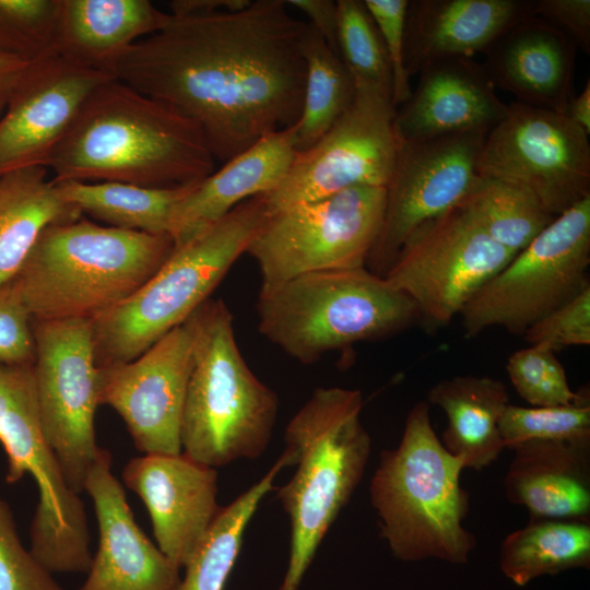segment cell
Returning <instances> with one entry per match:
<instances>
[{
    "label": "cell",
    "mask_w": 590,
    "mask_h": 590,
    "mask_svg": "<svg viewBox=\"0 0 590 590\" xmlns=\"http://www.w3.org/2000/svg\"><path fill=\"white\" fill-rule=\"evenodd\" d=\"M427 403L447 416L441 444L462 460L464 469L481 471L497 460L505 446L500 416L509 404L505 384L487 376L459 375L436 382Z\"/></svg>",
    "instance_id": "cell-26"
},
{
    "label": "cell",
    "mask_w": 590,
    "mask_h": 590,
    "mask_svg": "<svg viewBox=\"0 0 590 590\" xmlns=\"http://www.w3.org/2000/svg\"><path fill=\"white\" fill-rule=\"evenodd\" d=\"M35 390L45 434L69 486L81 494L99 448V405L92 320L32 319Z\"/></svg>",
    "instance_id": "cell-12"
},
{
    "label": "cell",
    "mask_w": 590,
    "mask_h": 590,
    "mask_svg": "<svg viewBox=\"0 0 590 590\" xmlns=\"http://www.w3.org/2000/svg\"><path fill=\"white\" fill-rule=\"evenodd\" d=\"M33 62L0 56V106L2 109H4L7 102L20 85Z\"/></svg>",
    "instance_id": "cell-44"
},
{
    "label": "cell",
    "mask_w": 590,
    "mask_h": 590,
    "mask_svg": "<svg viewBox=\"0 0 590 590\" xmlns=\"http://www.w3.org/2000/svg\"><path fill=\"white\" fill-rule=\"evenodd\" d=\"M110 78L58 56L34 61L0 118V176L46 167L84 99Z\"/></svg>",
    "instance_id": "cell-17"
},
{
    "label": "cell",
    "mask_w": 590,
    "mask_h": 590,
    "mask_svg": "<svg viewBox=\"0 0 590 590\" xmlns=\"http://www.w3.org/2000/svg\"><path fill=\"white\" fill-rule=\"evenodd\" d=\"M192 366L181 422V448L212 468L261 456L279 411L275 391L241 355L227 305L209 298L190 317Z\"/></svg>",
    "instance_id": "cell-6"
},
{
    "label": "cell",
    "mask_w": 590,
    "mask_h": 590,
    "mask_svg": "<svg viewBox=\"0 0 590 590\" xmlns=\"http://www.w3.org/2000/svg\"><path fill=\"white\" fill-rule=\"evenodd\" d=\"M506 498L530 520L590 523V444L533 440L514 449Z\"/></svg>",
    "instance_id": "cell-24"
},
{
    "label": "cell",
    "mask_w": 590,
    "mask_h": 590,
    "mask_svg": "<svg viewBox=\"0 0 590 590\" xmlns=\"http://www.w3.org/2000/svg\"><path fill=\"white\" fill-rule=\"evenodd\" d=\"M249 2L250 0H174L169 3V14H210L220 11L241 9Z\"/></svg>",
    "instance_id": "cell-43"
},
{
    "label": "cell",
    "mask_w": 590,
    "mask_h": 590,
    "mask_svg": "<svg viewBox=\"0 0 590 590\" xmlns=\"http://www.w3.org/2000/svg\"><path fill=\"white\" fill-rule=\"evenodd\" d=\"M122 480L145 505L158 548L185 568L222 508L216 469L184 452L143 455L126 463Z\"/></svg>",
    "instance_id": "cell-18"
},
{
    "label": "cell",
    "mask_w": 590,
    "mask_h": 590,
    "mask_svg": "<svg viewBox=\"0 0 590 590\" xmlns=\"http://www.w3.org/2000/svg\"><path fill=\"white\" fill-rule=\"evenodd\" d=\"M590 197L557 215L489 279L459 317L464 335L492 327L522 335L590 286Z\"/></svg>",
    "instance_id": "cell-9"
},
{
    "label": "cell",
    "mask_w": 590,
    "mask_h": 590,
    "mask_svg": "<svg viewBox=\"0 0 590 590\" xmlns=\"http://www.w3.org/2000/svg\"><path fill=\"white\" fill-rule=\"evenodd\" d=\"M506 369L516 391L532 406L571 404L588 392L570 389L555 352L543 344H530L512 353Z\"/></svg>",
    "instance_id": "cell-36"
},
{
    "label": "cell",
    "mask_w": 590,
    "mask_h": 590,
    "mask_svg": "<svg viewBox=\"0 0 590 590\" xmlns=\"http://www.w3.org/2000/svg\"><path fill=\"white\" fill-rule=\"evenodd\" d=\"M296 127L272 132L198 182L175 206L168 234L180 246L241 202L273 190L296 154Z\"/></svg>",
    "instance_id": "cell-23"
},
{
    "label": "cell",
    "mask_w": 590,
    "mask_h": 590,
    "mask_svg": "<svg viewBox=\"0 0 590 590\" xmlns=\"http://www.w3.org/2000/svg\"><path fill=\"white\" fill-rule=\"evenodd\" d=\"M534 0H409L404 67L411 78L429 62L485 54L519 21L534 15Z\"/></svg>",
    "instance_id": "cell-21"
},
{
    "label": "cell",
    "mask_w": 590,
    "mask_h": 590,
    "mask_svg": "<svg viewBox=\"0 0 590 590\" xmlns=\"http://www.w3.org/2000/svg\"><path fill=\"white\" fill-rule=\"evenodd\" d=\"M505 448L533 441L590 444L589 391L581 400L556 406H518L508 404L499 420Z\"/></svg>",
    "instance_id": "cell-34"
},
{
    "label": "cell",
    "mask_w": 590,
    "mask_h": 590,
    "mask_svg": "<svg viewBox=\"0 0 590 590\" xmlns=\"http://www.w3.org/2000/svg\"><path fill=\"white\" fill-rule=\"evenodd\" d=\"M460 206L421 226L384 279L415 305L427 329L445 327L514 257Z\"/></svg>",
    "instance_id": "cell-13"
},
{
    "label": "cell",
    "mask_w": 590,
    "mask_h": 590,
    "mask_svg": "<svg viewBox=\"0 0 590 590\" xmlns=\"http://www.w3.org/2000/svg\"><path fill=\"white\" fill-rule=\"evenodd\" d=\"M463 470L436 436L428 403H415L398 447L381 451L369 488L380 534L397 558L468 562L476 539L463 527L470 507Z\"/></svg>",
    "instance_id": "cell-4"
},
{
    "label": "cell",
    "mask_w": 590,
    "mask_h": 590,
    "mask_svg": "<svg viewBox=\"0 0 590 590\" xmlns=\"http://www.w3.org/2000/svg\"><path fill=\"white\" fill-rule=\"evenodd\" d=\"M564 115L575 125L580 127L588 135L590 134V81L583 90L573 96L568 102Z\"/></svg>",
    "instance_id": "cell-45"
},
{
    "label": "cell",
    "mask_w": 590,
    "mask_h": 590,
    "mask_svg": "<svg viewBox=\"0 0 590 590\" xmlns=\"http://www.w3.org/2000/svg\"><path fill=\"white\" fill-rule=\"evenodd\" d=\"M2 109V107L0 106V110Z\"/></svg>",
    "instance_id": "cell-46"
},
{
    "label": "cell",
    "mask_w": 590,
    "mask_h": 590,
    "mask_svg": "<svg viewBox=\"0 0 590 590\" xmlns=\"http://www.w3.org/2000/svg\"><path fill=\"white\" fill-rule=\"evenodd\" d=\"M32 315L13 281L0 286V364L33 365Z\"/></svg>",
    "instance_id": "cell-40"
},
{
    "label": "cell",
    "mask_w": 590,
    "mask_h": 590,
    "mask_svg": "<svg viewBox=\"0 0 590 590\" xmlns=\"http://www.w3.org/2000/svg\"><path fill=\"white\" fill-rule=\"evenodd\" d=\"M111 453L99 448L84 483L93 500L98 547L79 590H178L179 568L142 532L121 483L113 474Z\"/></svg>",
    "instance_id": "cell-19"
},
{
    "label": "cell",
    "mask_w": 590,
    "mask_h": 590,
    "mask_svg": "<svg viewBox=\"0 0 590 590\" xmlns=\"http://www.w3.org/2000/svg\"><path fill=\"white\" fill-rule=\"evenodd\" d=\"M477 169L526 188L557 216L590 197L589 135L564 114L514 102L485 135Z\"/></svg>",
    "instance_id": "cell-14"
},
{
    "label": "cell",
    "mask_w": 590,
    "mask_h": 590,
    "mask_svg": "<svg viewBox=\"0 0 590 590\" xmlns=\"http://www.w3.org/2000/svg\"><path fill=\"white\" fill-rule=\"evenodd\" d=\"M59 0H0V56L39 61L55 55Z\"/></svg>",
    "instance_id": "cell-35"
},
{
    "label": "cell",
    "mask_w": 590,
    "mask_h": 590,
    "mask_svg": "<svg viewBox=\"0 0 590 590\" xmlns=\"http://www.w3.org/2000/svg\"><path fill=\"white\" fill-rule=\"evenodd\" d=\"M504 575L517 586L573 568L590 567V523L530 520L508 534L499 548Z\"/></svg>",
    "instance_id": "cell-30"
},
{
    "label": "cell",
    "mask_w": 590,
    "mask_h": 590,
    "mask_svg": "<svg viewBox=\"0 0 590 590\" xmlns=\"http://www.w3.org/2000/svg\"><path fill=\"white\" fill-rule=\"evenodd\" d=\"M192 351L188 318L137 358L99 367V405H109L120 415L143 455L182 452L181 422Z\"/></svg>",
    "instance_id": "cell-16"
},
{
    "label": "cell",
    "mask_w": 590,
    "mask_h": 590,
    "mask_svg": "<svg viewBox=\"0 0 590 590\" xmlns=\"http://www.w3.org/2000/svg\"><path fill=\"white\" fill-rule=\"evenodd\" d=\"M295 455L284 448L267 473L229 505L222 507L196 552L185 566L178 590H224L237 560L245 531L274 481Z\"/></svg>",
    "instance_id": "cell-29"
},
{
    "label": "cell",
    "mask_w": 590,
    "mask_h": 590,
    "mask_svg": "<svg viewBox=\"0 0 590 590\" xmlns=\"http://www.w3.org/2000/svg\"><path fill=\"white\" fill-rule=\"evenodd\" d=\"M459 205L512 255L527 247L556 217L526 188L484 177Z\"/></svg>",
    "instance_id": "cell-32"
},
{
    "label": "cell",
    "mask_w": 590,
    "mask_h": 590,
    "mask_svg": "<svg viewBox=\"0 0 590 590\" xmlns=\"http://www.w3.org/2000/svg\"><path fill=\"white\" fill-rule=\"evenodd\" d=\"M303 55L306 78L302 114L295 125L297 152L314 145L344 113L355 94L352 74L310 25Z\"/></svg>",
    "instance_id": "cell-31"
},
{
    "label": "cell",
    "mask_w": 590,
    "mask_h": 590,
    "mask_svg": "<svg viewBox=\"0 0 590 590\" xmlns=\"http://www.w3.org/2000/svg\"><path fill=\"white\" fill-rule=\"evenodd\" d=\"M215 162L197 123L110 78L84 99L46 168L55 181L173 188L203 180Z\"/></svg>",
    "instance_id": "cell-2"
},
{
    "label": "cell",
    "mask_w": 590,
    "mask_h": 590,
    "mask_svg": "<svg viewBox=\"0 0 590 590\" xmlns=\"http://www.w3.org/2000/svg\"><path fill=\"white\" fill-rule=\"evenodd\" d=\"M47 174L35 166L0 176V286L14 279L47 226L81 216Z\"/></svg>",
    "instance_id": "cell-27"
},
{
    "label": "cell",
    "mask_w": 590,
    "mask_h": 590,
    "mask_svg": "<svg viewBox=\"0 0 590 590\" xmlns=\"http://www.w3.org/2000/svg\"><path fill=\"white\" fill-rule=\"evenodd\" d=\"M487 133L400 141L386 186L379 234L366 268L385 276L404 243L424 224L458 206L482 177L477 162Z\"/></svg>",
    "instance_id": "cell-15"
},
{
    "label": "cell",
    "mask_w": 590,
    "mask_h": 590,
    "mask_svg": "<svg viewBox=\"0 0 590 590\" xmlns=\"http://www.w3.org/2000/svg\"><path fill=\"white\" fill-rule=\"evenodd\" d=\"M362 408L359 390L318 388L285 428V448L295 453L296 471L278 492L291 523L288 564L279 590H298L364 475L371 441Z\"/></svg>",
    "instance_id": "cell-5"
},
{
    "label": "cell",
    "mask_w": 590,
    "mask_h": 590,
    "mask_svg": "<svg viewBox=\"0 0 590 590\" xmlns=\"http://www.w3.org/2000/svg\"><path fill=\"white\" fill-rule=\"evenodd\" d=\"M418 75L410 97L397 109L394 128L400 141L488 133L508 111L483 66L473 58L439 59Z\"/></svg>",
    "instance_id": "cell-20"
},
{
    "label": "cell",
    "mask_w": 590,
    "mask_h": 590,
    "mask_svg": "<svg viewBox=\"0 0 590 590\" xmlns=\"http://www.w3.org/2000/svg\"><path fill=\"white\" fill-rule=\"evenodd\" d=\"M386 189L361 186L268 213L246 252L261 287L306 273L366 267L380 231Z\"/></svg>",
    "instance_id": "cell-10"
},
{
    "label": "cell",
    "mask_w": 590,
    "mask_h": 590,
    "mask_svg": "<svg viewBox=\"0 0 590 590\" xmlns=\"http://www.w3.org/2000/svg\"><path fill=\"white\" fill-rule=\"evenodd\" d=\"M169 19L149 0H59L55 55L109 74L127 49Z\"/></svg>",
    "instance_id": "cell-25"
},
{
    "label": "cell",
    "mask_w": 590,
    "mask_h": 590,
    "mask_svg": "<svg viewBox=\"0 0 590 590\" xmlns=\"http://www.w3.org/2000/svg\"><path fill=\"white\" fill-rule=\"evenodd\" d=\"M380 33L392 79V103L398 109L410 97V76L404 67V32L409 0H364Z\"/></svg>",
    "instance_id": "cell-39"
},
{
    "label": "cell",
    "mask_w": 590,
    "mask_h": 590,
    "mask_svg": "<svg viewBox=\"0 0 590 590\" xmlns=\"http://www.w3.org/2000/svg\"><path fill=\"white\" fill-rule=\"evenodd\" d=\"M174 248L168 234L99 225L81 215L47 226L12 281L33 319L94 320L135 293Z\"/></svg>",
    "instance_id": "cell-3"
},
{
    "label": "cell",
    "mask_w": 590,
    "mask_h": 590,
    "mask_svg": "<svg viewBox=\"0 0 590 590\" xmlns=\"http://www.w3.org/2000/svg\"><path fill=\"white\" fill-rule=\"evenodd\" d=\"M533 14L559 28L589 55L590 0H534Z\"/></svg>",
    "instance_id": "cell-41"
},
{
    "label": "cell",
    "mask_w": 590,
    "mask_h": 590,
    "mask_svg": "<svg viewBox=\"0 0 590 590\" xmlns=\"http://www.w3.org/2000/svg\"><path fill=\"white\" fill-rule=\"evenodd\" d=\"M576 51L564 32L531 15L487 49L482 66L494 86L515 102L564 114L574 96Z\"/></svg>",
    "instance_id": "cell-22"
},
{
    "label": "cell",
    "mask_w": 590,
    "mask_h": 590,
    "mask_svg": "<svg viewBox=\"0 0 590 590\" xmlns=\"http://www.w3.org/2000/svg\"><path fill=\"white\" fill-rule=\"evenodd\" d=\"M288 7L303 12L308 17L309 25L316 30L338 55L337 31L338 12L337 1L332 0H287ZM339 56V55H338Z\"/></svg>",
    "instance_id": "cell-42"
},
{
    "label": "cell",
    "mask_w": 590,
    "mask_h": 590,
    "mask_svg": "<svg viewBox=\"0 0 590 590\" xmlns=\"http://www.w3.org/2000/svg\"><path fill=\"white\" fill-rule=\"evenodd\" d=\"M257 314L260 333L305 365L418 320L413 302L366 267L311 272L261 287Z\"/></svg>",
    "instance_id": "cell-8"
},
{
    "label": "cell",
    "mask_w": 590,
    "mask_h": 590,
    "mask_svg": "<svg viewBox=\"0 0 590 590\" xmlns=\"http://www.w3.org/2000/svg\"><path fill=\"white\" fill-rule=\"evenodd\" d=\"M337 12L339 58L355 81L376 85L391 96L392 79L388 57L364 0H338Z\"/></svg>",
    "instance_id": "cell-33"
},
{
    "label": "cell",
    "mask_w": 590,
    "mask_h": 590,
    "mask_svg": "<svg viewBox=\"0 0 590 590\" xmlns=\"http://www.w3.org/2000/svg\"><path fill=\"white\" fill-rule=\"evenodd\" d=\"M0 590H63L23 545L8 503L0 496Z\"/></svg>",
    "instance_id": "cell-37"
},
{
    "label": "cell",
    "mask_w": 590,
    "mask_h": 590,
    "mask_svg": "<svg viewBox=\"0 0 590 590\" xmlns=\"http://www.w3.org/2000/svg\"><path fill=\"white\" fill-rule=\"evenodd\" d=\"M522 337L554 352L590 345V286L531 326Z\"/></svg>",
    "instance_id": "cell-38"
},
{
    "label": "cell",
    "mask_w": 590,
    "mask_h": 590,
    "mask_svg": "<svg viewBox=\"0 0 590 590\" xmlns=\"http://www.w3.org/2000/svg\"><path fill=\"white\" fill-rule=\"evenodd\" d=\"M252 197L185 244L126 300L92 320L98 367L128 363L184 323L224 279L267 216Z\"/></svg>",
    "instance_id": "cell-7"
},
{
    "label": "cell",
    "mask_w": 590,
    "mask_h": 590,
    "mask_svg": "<svg viewBox=\"0 0 590 590\" xmlns=\"http://www.w3.org/2000/svg\"><path fill=\"white\" fill-rule=\"evenodd\" d=\"M287 8L285 0H250L237 10L170 14L109 74L197 123L225 163L300 117L309 24Z\"/></svg>",
    "instance_id": "cell-1"
},
{
    "label": "cell",
    "mask_w": 590,
    "mask_h": 590,
    "mask_svg": "<svg viewBox=\"0 0 590 590\" xmlns=\"http://www.w3.org/2000/svg\"><path fill=\"white\" fill-rule=\"evenodd\" d=\"M396 114L389 93L355 81L344 113L314 145L296 152L281 182L262 194L267 213L354 187L386 188L400 145Z\"/></svg>",
    "instance_id": "cell-11"
},
{
    "label": "cell",
    "mask_w": 590,
    "mask_h": 590,
    "mask_svg": "<svg viewBox=\"0 0 590 590\" xmlns=\"http://www.w3.org/2000/svg\"><path fill=\"white\" fill-rule=\"evenodd\" d=\"M56 184L63 200L73 205L81 215L86 214L107 226L121 229L168 234L175 206L198 182L173 188H150L110 181L69 180Z\"/></svg>",
    "instance_id": "cell-28"
}]
</instances>
